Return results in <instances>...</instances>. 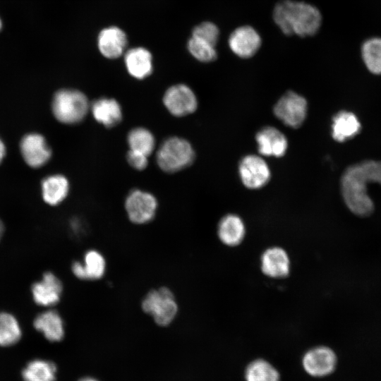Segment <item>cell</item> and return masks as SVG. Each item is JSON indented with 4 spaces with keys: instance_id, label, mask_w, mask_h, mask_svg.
<instances>
[{
    "instance_id": "e0dca14e",
    "label": "cell",
    "mask_w": 381,
    "mask_h": 381,
    "mask_svg": "<svg viewBox=\"0 0 381 381\" xmlns=\"http://www.w3.org/2000/svg\"><path fill=\"white\" fill-rule=\"evenodd\" d=\"M33 326L51 342H58L64 339V323L56 310L49 309L37 315L33 320Z\"/></svg>"
},
{
    "instance_id": "9a60e30c",
    "label": "cell",
    "mask_w": 381,
    "mask_h": 381,
    "mask_svg": "<svg viewBox=\"0 0 381 381\" xmlns=\"http://www.w3.org/2000/svg\"><path fill=\"white\" fill-rule=\"evenodd\" d=\"M261 270L272 278H283L289 275L290 260L285 250L280 247L266 249L261 255Z\"/></svg>"
},
{
    "instance_id": "277c9868",
    "label": "cell",
    "mask_w": 381,
    "mask_h": 381,
    "mask_svg": "<svg viewBox=\"0 0 381 381\" xmlns=\"http://www.w3.org/2000/svg\"><path fill=\"white\" fill-rule=\"evenodd\" d=\"M195 152L191 144L180 137H170L159 146L156 160L159 167L167 173H175L192 164Z\"/></svg>"
},
{
    "instance_id": "f1b7e54d",
    "label": "cell",
    "mask_w": 381,
    "mask_h": 381,
    "mask_svg": "<svg viewBox=\"0 0 381 381\" xmlns=\"http://www.w3.org/2000/svg\"><path fill=\"white\" fill-rule=\"evenodd\" d=\"M187 47L190 54L201 62H211L217 57L214 46L193 37L189 39Z\"/></svg>"
},
{
    "instance_id": "7c38bea8",
    "label": "cell",
    "mask_w": 381,
    "mask_h": 381,
    "mask_svg": "<svg viewBox=\"0 0 381 381\" xmlns=\"http://www.w3.org/2000/svg\"><path fill=\"white\" fill-rule=\"evenodd\" d=\"M62 291L61 280L51 272L44 273L41 279L33 283L31 287L33 301L44 307L56 305L61 299Z\"/></svg>"
},
{
    "instance_id": "7a4b0ae2",
    "label": "cell",
    "mask_w": 381,
    "mask_h": 381,
    "mask_svg": "<svg viewBox=\"0 0 381 381\" xmlns=\"http://www.w3.org/2000/svg\"><path fill=\"white\" fill-rule=\"evenodd\" d=\"M273 20L286 35L299 37L314 35L322 24L319 9L304 1L281 0L273 10Z\"/></svg>"
},
{
    "instance_id": "6da1fadb",
    "label": "cell",
    "mask_w": 381,
    "mask_h": 381,
    "mask_svg": "<svg viewBox=\"0 0 381 381\" xmlns=\"http://www.w3.org/2000/svg\"><path fill=\"white\" fill-rule=\"evenodd\" d=\"M381 185V161L365 160L348 167L341 179V191L348 209L355 215L367 217L375 210L368 194V184Z\"/></svg>"
},
{
    "instance_id": "4316f807",
    "label": "cell",
    "mask_w": 381,
    "mask_h": 381,
    "mask_svg": "<svg viewBox=\"0 0 381 381\" xmlns=\"http://www.w3.org/2000/svg\"><path fill=\"white\" fill-rule=\"evenodd\" d=\"M130 150L150 156L155 147V139L152 133L143 127L131 130L127 136Z\"/></svg>"
},
{
    "instance_id": "44dd1931",
    "label": "cell",
    "mask_w": 381,
    "mask_h": 381,
    "mask_svg": "<svg viewBox=\"0 0 381 381\" xmlns=\"http://www.w3.org/2000/svg\"><path fill=\"white\" fill-rule=\"evenodd\" d=\"M246 228L242 219L234 214L224 216L217 226L219 240L228 246L240 244L245 236Z\"/></svg>"
},
{
    "instance_id": "8992f818",
    "label": "cell",
    "mask_w": 381,
    "mask_h": 381,
    "mask_svg": "<svg viewBox=\"0 0 381 381\" xmlns=\"http://www.w3.org/2000/svg\"><path fill=\"white\" fill-rule=\"evenodd\" d=\"M307 109L306 99L294 92L289 91L277 101L273 111L276 117L285 125L298 128L306 118Z\"/></svg>"
},
{
    "instance_id": "ffe728a7",
    "label": "cell",
    "mask_w": 381,
    "mask_h": 381,
    "mask_svg": "<svg viewBox=\"0 0 381 381\" xmlns=\"http://www.w3.org/2000/svg\"><path fill=\"white\" fill-rule=\"evenodd\" d=\"M361 124L353 113L340 111L332 119V136L337 142H345L359 133Z\"/></svg>"
},
{
    "instance_id": "484cf974",
    "label": "cell",
    "mask_w": 381,
    "mask_h": 381,
    "mask_svg": "<svg viewBox=\"0 0 381 381\" xmlns=\"http://www.w3.org/2000/svg\"><path fill=\"white\" fill-rule=\"evenodd\" d=\"M244 377L246 381H280L279 371L262 358L251 361L245 370Z\"/></svg>"
},
{
    "instance_id": "3957f363",
    "label": "cell",
    "mask_w": 381,
    "mask_h": 381,
    "mask_svg": "<svg viewBox=\"0 0 381 381\" xmlns=\"http://www.w3.org/2000/svg\"><path fill=\"white\" fill-rule=\"evenodd\" d=\"M90 107L86 95L75 89L58 90L52 101V111L54 117L64 124L80 123L86 116Z\"/></svg>"
},
{
    "instance_id": "4dcf8cb0",
    "label": "cell",
    "mask_w": 381,
    "mask_h": 381,
    "mask_svg": "<svg viewBox=\"0 0 381 381\" xmlns=\"http://www.w3.org/2000/svg\"><path fill=\"white\" fill-rule=\"evenodd\" d=\"M126 159L129 165L136 170H144L148 164L147 156L131 150H128Z\"/></svg>"
},
{
    "instance_id": "ac0fdd59",
    "label": "cell",
    "mask_w": 381,
    "mask_h": 381,
    "mask_svg": "<svg viewBox=\"0 0 381 381\" xmlns=\"http://www.w3.org/2000/svg\"><path fill=\"white\" fill-rule=\"evenodd\" d=\"M90 109L94 119L107 128L116 126L123 119L121 107L113 98H99L90 104Z\"/></svg>"
},
{
    "instance_id": "d6a6232c",
    "label": "cell",
    "mask_w": 381,
    "mask_h": 381,
    "mask_svg": "<svg viewBox=\"0 0 381 381\" xmlns=\"http://www.w3.org/2000/svg\"><path fill=\"white\" fill-rule=\"evenodd\" d=\"M78 381H98V380L94 377H85L81 378Z\"/></svg>"
},
{
    "instance_id": "cb8c5ba5",
    "label": "cell",
    "mask_w": 381,
    "mask_h": 381,
    "mask_svg": "<svg viewBox=\"0 0 381 381\" xmlns=\"http://www.w3.org/2000/svg\"><path fill=\"white\" fill-rule=\"evenodd\" d=\"M362 60L373 74L381 75V37H371L361 44Z\"/></svg>"
},
{
    "instance_id": "603a6c76",
    "label": "cell",
    "mask_w": 381,
    "mask_h": 381,
    "mask_svg": "<svg viewBox=\"0 0 381 381\" xmlns=\"http://www.w3.org/2000/svg\"><path fill=\"white\" fill-rule=\"evenodd\" d=\"M57 368L50 361L37 358L29 361L21 375L23 381H56Z\"/></svg>"
},
{
    "instance_id": "1f68e13d",
    "label": "cell",
    "mask_w": 381,
    "mask_h": 381,
    "mask_svg": "<svg viewBox=\"0 0 381 381\" xmlns=\"http://www.w3.org/2000/svg\"><path fill=\"white\" fill-rule=\"evenodd\" d=\"M6 155V146L3 140L0 138V163L4 159Z\"/></svg>"
},
{
    "instance_id": "9c48e42d",
    "label": "cell",
    "mask_w": 381,
    "mask_h": 381,
    "mask_svg": "<svg viewBox=\"0 0 381 381\" xmlns=\"http://www.w3.org/2000/svg\"><path fill=\"white\" fill-rule=\"evenodd\" d=\"M163 103L168 111L176 117L193 114L198 107L195 94L185 84L169 87L164 94Z\"/></svg>"
},
{
    "instance_id": "5b68a950",
    "label": "cell",
    "mask_w": 381,
    "mask_h": 381,
    "mask_svg": "<svg viewBox=\"0 0 381 381\" xmlns=\"http://www.w3.org/2000/svg\"><path fill=\"white\" fill-rule=\"evenodd\" d=\"M142 308L160 326L169 325L178 312L173 293L166 287L152 290L142 301Z\"/></svg>"
},
{
    "instance_id": "52a82bcc",
    "label": "cell",
    "mask_w": 381,
    "mask_h": 381,
    "mask_svg": "<svg viewBox=\"0 0 381 381\" xmlns=\"http://www.w3.org/2000/svg\"><path fill=\"white\" fill-rule=\"evenodd\" d=\"M157 200L150 193L134 189L125 200V209L130 221L137 224H146L155 216Z\"/></svg>"
},
{
    "instance_id": "e575fe53",
    "label": "cell",
    "mask_w": 381,
    "mask_h": 381,
    "mask_svg": "<svg viewBox=\"0 0 381 381\" xmlns=\"http://www.w3.org/2000/svg\"><path fill=\"white\" fill-rule=\"evenodd\" d=\"M1 20L0 19V30H1Z\"/></svg>"
},
{
    "instance_id": "8fae6325",
    "label": "cell",
    "mask_w": 381,
    "mask_h": 381,
    "mask_svg": "<svg viewBox=\"0 0 381 381\" xmlns=\"http://www.w3.org/2000/svg\"><path fill=\"white\" fill-rule=\"evenodd\" d=\"M20 150L25 163L32 168L41 167L52 157V150L46 139L37 133H30L23 137Z\"/></svg>"
},
{
    "instance_id": "83f0119b",
    "label": "cell",
    "mask_w": 381,
    "mask_h": 381,
    "mask_svg": "<svg viewBox=\"0 0 381 381\" xmlns=\"http://www.w3.org/2000/svg\"><path fill=\"white\" fill-rule=\"evenodd\" d=\"M82 264L86 280L100 279L106 270V262L103 255L95 250H90L85 253Z\"/></svg>"
},
{
    "instance_id": "ba28073f",
    "label": "cell",
    "mask_w": 381,
    "mask_h": 381,
    "mask_svg": "<svg viewBox=\"0 0 381 381\" xmlns=\"http://www.w3.org/2000/svg\"><path fill=\"white\" fill-rule=\"evenodd\" d=\"M337 356L327 346L309 349L302 358V366L309 375L323 377L333 373L337 365Z\"/></svg>"
},
{
    "instance_id": "7402d4cb",
    "label": "cell",
    "mask_w": 381,
    "mask_h": 381,
    "mask_svg": "<svg viewBox=\"0 0 381 381\" xmlns=\"http://www.w3.org/2000/svg\"><path fill=\"white\" fill-rule=\"evenodd\" d=\"M69 187L68 180L64 175L48 176L41 183L42 199L47 204L56 206L66 198Z\"/></svg>"
},
{
    "instance_id": "2e32d148",
    "label": "cell",
    "mask_w": 381,
    "mask_h": 381,
    "mask_svg": "<svg viewBox=\"0 0 381 381\" xmlns=\"http://www.w3.org/2000/svg\"><path fill=\"white\" fill-rule=\"evenodd\" d=\"M126 45V35L118 27L106 28L101 30L98 35V49L100 53L107 59H114L119 57Z\"/></svg>"
},
{
    "instance_id": "f546056e",
    "label": "cell",
    "mask_w": 381,
    "mask_h": 381,
    "mask_svg": "<svg viewBox=\"0 0 381 381\" xmlns=\"http://www.w3.org/2000/svg\"><path fill=\"white\" fill-rule=\"evenodd\" d=\"M219 36L217 26L212 22H203L195 26L192 31V37L216 46Z\"/></svg>"
},
{
    "instance_id": "d6986e66",
    "label": "cell",
    "mask_w": 381,
    "mask_h": 381,
    "mask_svg": "<svg viewBox=\"0 0 381 381\" xmlns=\"http://www.w3.org/2000/svg\"><path fill=\"white\" fill-rule=\"evenodd\" d=\"M124 60L128 73L134 78L143 80L152 73V56L145 48L129 49L125 54Z\"/></svg>"
},
{
    "instance_id": "5bb4252c",
    "label": "cell",
    "mask_w": 381,
    "mask_h": 381,
    "mask_svg": "<svg viewBox=\"0 0 381 381\" xmlns=\"http://www.w3.org/2000/svg\"><path fill=\"white\" fill-rule=\"evenodd\" d=\"M259 152L265 156L282 157L286 152L288 141L277 128L266 126L260 129L255 136Z\"/></svg>"
},
{
    "instance_id": "30bf717a",
    "label": "cell",
    "mask_w": 381,
    "mask_h": 381,
    "mask_svg": "<svg viewBox=\"0 0 381 381\" xmlns=\"http://www.w3.org/2000/svg\"><path fill=\"white\" fill-rule=\"evenodd\" d=\"M243 185L250 189L263 187L270 179V171L265 161L255 155L244 157L238 167Z\"/></svg>"
},
{
    "instance_id": "4fadbf2b",
    "label": "cell",
    "mask_w": 381,
    "mask_h": 381,
    "mask_svg": "<svg viewBox=\"0 0 381 381\" xmlns=\"http://www.w3.org/2000/svg\"><path fill=\"white\" fill-rule=\"evenodd\" d=\"M261 42L259 33L250 25L236 28L228 40L229 47L232 52L243 59L253 56L260 49Z\"/></svg>"
},
{
    "instance_id": "d4e9b609",
    "label": "cell",
    "mask_w": 381,
    "mask_h": 381,
    "mask_svg": "<svg viewBox=\"0 0 381 381\" xmlns=\"http://www.w3.org/2000/svg\"><path fill=\"white\" fill-rule=\"evenodd\" d=\"M22 337V329L18 319L8 312H0V346L17 344Z\"/></svg>"
},
{
    "instance_id": "836d02e7",
    "label": "cell",
    "mask_w": 381,
    "mask_h": 381,
    "mask_svg": "<svg viewBox=\"0 0 381 381\" xmlns=\"http://www.w3.org/2000/svg\"><path fill=\"white\" fill-rule=\"evenodd\" d=\"M4 226L2 222L0 219V238L4 233Z\"/></svg>"
}]
</instances>
